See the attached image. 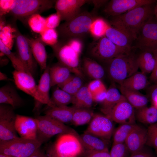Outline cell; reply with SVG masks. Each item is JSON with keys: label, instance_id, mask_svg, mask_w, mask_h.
I'll use <instances>...</instances> for the list:
<instances>
[{"label": "cell", "instance_id": "1", "mask_svg": "<svg viewBox=\"0 0 157 157\" xmlns=\"http://www.w3.org/2000/svg\"><path fill=\"white\" fill-rule=\"evenodd\" d=\"M151 4L143 5L124 13L111 17L112 26L123 31L134 40L142 26L153 17L154 10Z\"/></svg>", "mask_w": 157, "mask_h": 157}, {"label": "cell", "instance_id": "2", "mask_svg": "<svg viewBox=\"0 0 157 157\" xmlns=\"http://www.w3.org/2000/svg\"><path fill=\"white\" fill-rule=\"evenodd\" d=\"M58 62L68 67L71 72L81 76L79 57L83 44L81 40L73 39L68 40H58L51 46Z\"/></svg>", "mask_w": 157, "mask_h": 157}, {"label": "cell", "instance_id": "3", "mask_svg": "<svg viewBox=\"0 0 157 157\" xmlns=\"http://www.w3.org/2000/svg\"><path fill=\"white\" fill-rule=\"evenodd\" d=\"M97 18L93 13L80 12L56 28L58 38L62 40L80 39L90 32L91 26Z\"/></svg>", "mask_w": 157, "mask_h": 157}, {"label": "cell", "instance_id": "4", "mask_svg": "<svg viewBox=\"0 0 157 157\" xmlns=\"http://www.w3.org/2000/svg\"><path fill=\"white\" fill-rule=\"evenodd\" d=\"M107 72L113 82L120 85L138 72L137 56L130 52L121 54L107 62Z\"/></svg>", "mask_w": 157, "mask_h": 157}, {"label": "cell", "instance_id": "5", "mask_svg": "<svg viewBox=\"0 0 157 157\" xmlns=\"http://www.w3.org/2000/svg\"><path fill=\"white\" fill-rule=\"evenodd\" d=\"M56 0H15L10 14L15 19L28 25L29 19L54 7Z\"/></svg>", "mask_w": 157, "mask_h": 157}, {"label": "cell", "instance_id": "6", "mask_svg": "<svg viewBox=\"0 0 157 157\" xmlns=\"http://www.w3.org/2000/svg\"><path fill=\"white\" fill-rule=\"evenodd\" d=\"M42 143L37 138L31 140L18 137L0 143V153L10 157H28L40 149Z\"/></svg>", "mask_w": 157, "mask_h": 157}, {"label": "cell", "instance_id": "7", "mask_svg": "<svg viewBox=\"0 0 157 157\" xmlns=\"http://www.w3.org/2000/svg\"><path fill=\"white\" fill-rule=\"evenodd\" d=\"M35 118L37 127V138L43 143L56 135H78L73 129L47 115L38 116Z\"/></svg>", "mask_w": 157, "mask_h": 157}, {"label": "cell", "instance_id": "8", "mask_svg": "<svg viewBox=\"0 0 157 157\" xmlns=\"http://www.w3.org/2000/svg\"><path fill=\"white\" fill-rule=\"evenodd\" d=\"M78 135L67 133L59 135L54 147L58 157H79L85 149Z\"/></svg>", "mask_w": 157, "mask_h": 157}, {"label": "cell", "instance_id": "9", "mask_svg": "<svg viewBox=\"0 0 157 157\" xmlns=\"http://www.w3.org/2000/svg\"><path fill=\"white\" fill-rule=\"evenodd\" d=\"M89 51L94 58L106 62L121 54L130 52L115 44L105 35L95 39L91 43Z\"/></svg>", "mask_w": 157, "mask_h": 157}, {"label": "cell", "instance_id": "10", "mask_svg": "<svg viewBox=\"0 0 157 157\" xmlns=\"http://www.w3.org/2000/svg\"><path fill=\"white\" fill-rule=\"evenodd\" d=\"M153 17L148 20L141 27L132 47L152 51L157 49V22L154 20Z\"/></svg>", "mask_w": 157, "mask_h": 157}, {"label": "cell", "instance_id": "11", "mask_svg": "<svg viewBox=\"0 0 157 157\" xmlns=\"http://www.w3.org/2000/svg\"><path fill=\"white\" fill-rule=\"evenodd\" d=\"M16 115L10 106L0 104V143L18 137L15 127Z\"/></svg>", "mask_w": 157, "mask_h": 157}, {"label": "cell", "instance_id": "12", "mask_svg": "<svg viewBox=\"0 0 157 157\" xmlns=\"http://www.w3.org/2000/svg\"><path fill=\"white\" fill-rule=\"evenodd\" d=\"M13 34L15 41L16 53L28 70L33 76L37 69V63L33 55L26 36L17 28Z\"/></svg>", "mask_w": 157, "mask_h": 157}, {"label": "cell", "instance_id": "13", "mask_svg": "<svg viewBox=\"0 0 157 157\" xmlns=\"http://www.w3.org/2000/svg\"><path fill=\"white\" fill-rule=\"evenodd\" d=\"M102 112L113 122L120 124L135 123V109L125 99Z\"/></svg>", "mask_w": 157, "mask_h": 157}, {"label": "cell", "instance_id": "14", "mask_svg": "<svg viewBox=\"0 0 157 157\" xmlns=\"http://www.w3.org/2000/svg\"><path fill=\"white\" fill-rule=\"evenodd\" d=\"M114 131L113 121L105 115L94 114L85 132L109 141Z\"/></svg>", "mask_w": 157, "mask_h": 157}, {"label": "cell", "instance_id": "15", "mask_svg": "<svg viewBox=\"0 0 157 157\" xmlns=\"http://www.w3.org/2000/svg\"><path fill=\"white\" fill-rule=\"evenodd\" d=\"M156 1L154 0H112L106 4L103 11L106 15L113 17L143 5L152 4Z\"/></svg>", "mask_w": 157, "mask_h": 157}, {"label": "cell", "instance_id": "16", "mask_svg": "<svg viewBox=\"0 0 157 157\" xmlns=\"http://www.w3.org/2000/svg\"><path fill=\"white\" fill-rule=\"evenodd\" d=\"M91 0H58L54 8L61 20L66 21L72 18L80 12L81 8Z\"/></svg>", "mask_w": 157, "mask_h": 157}, {"label": "cell", "instance_id": "17", "mask_svg": "<svg viewBox=\"0 0 157 157\" xmlns=\"http://www.w3.org/2000/svg\"><path fill=\"white\" fill-rule=\"evenodd\" d=\"M12 74L16 86L41 103L37 92V85L36 84L33 76L26 72L15 70L13 72Z\"/></svg>", "mask_w": 157, "mask_h": 157}, {"label": "cell", "instance_id": "18", "mask_svg": "<svg viewBox=\"0 0 157 157\" xmlns=\"http://www.w3.org/2000/svg\"><path fill=\"white\" fill-rule=\"evenodd\" d=\"M15 127L21 137L31 140L37 138V127L35 118L17 114Z\"/></svg>", "mask_w": 157, "mask_h": 157}, {"label": "cell", "instance_id": "19", "mask_svg": "<svg viewBox=\"0 0 157 157\" xmlns=\"http://www.w3.org/2000/svg\"><path fill=\"white\" fill-rule=\"evenodd\" d=\"M147 139V128L138 125L124 142L130 154L142 149L146 145Z\"/></svg>", "mask_w": 157, "mask_h": 157}, {"label": "cell", "instance_id": "20", "mask_svg": "<svg viewBox=\"0 0 157 157\" xmlns=\"http://www.w3.org/2000/svg\"><path fill=\"white\" fill-rule=\"evenodd\" d=\"M0 104L9 105L15 110L22 107L24 101L15 86L8 83L0 88Z\"/></svg>", "mask_w": 157, "mask_h": 157}, {"label": "cell", "instance_id": "21", "mask_svg": "<svg viewBox=\"0 0 157 157\" xmlns=\"http://www.w3.org/2000/svg\"><path fill=\"white\" fill-rule=\"evenodd\" d=\"M78 137L85 150L98 151H109L108 141L85 132L79 135Z\"/></svg>", "mask_w": 157, "mask_h": 157}, {"label": "cell", "instance_id": "22", "mask_svg": "<svg viewBox=\"0 0 157 157\" xmlns=\"http://www.w3.org/2000/svg\"><path fill=\"white\" fill-rule=\"evenodd\" d=\"M105 36L117 45L128 52L131 51L134 40L123 31L110 26L106 31Z\"/></svg>", "mask_w": 157, "mask_h": 157}, {"label": "cell", "instance_id": "23", "mask_svg": "<svg viewBox=\"0 0 157 157\" xmlns=\"http://www.w3.org/2000/svg\"><path fill=\"white\" fill-rule=\"evenodd\" d=\"M31 48L33 55L42 70L47 67V56L44 43L41 39L26 37Z\"/></svg>", "mask_w": 157, "mask_h": 157}, {"label": "cell", "instance_id": "24", "mask_svg": "<svg viewBox=\"0 0 157 157\" xmlns=\"http://www.w3.org/2000/svg\"><path fill=\"white\" fill-rule=\"evenodd\" d=\"M119 90L127 101L135 109L147 106L149 101L148 95L139 91L130 90L120 85Z\"/></svg>", "mask_w": 157, "mask_h": 157}, {"label": "cell", "instance_id": "25", "mask_svg": "<svg viewBox=\"0 0 157 157\" xmlns=\"http://www.w3.org/2000/svg\"><path fill=\"white\" fill-rule=\"evenodd\" d=\"M49 67L47 66L44 71L37 85V92L41 104L47 105L48 107H52L49 92L51 88L49 74Z\"/></svg>", "mask_w": 157, "mask_h": 157}, {"label": "cell", "instance_id": "26", "mask_svg": "<svg viewBox=\"0 0 157 157\" xmlns=\"http://www.w3.org/2000/svg\"><path fill=\"white\" fill-rule=\"evenodd\" d=\"M75 108L66 106L48 107L44 114L64 124L71 123Z\"/></svg>", "mask_w": 157, "mask_h": 157}, {"label": "cell", "instance_id": "27", "mask_svg": "<svg viewBox=\"0 0 157 157\" xmlns=\"http://www.w3.org/2000/svg\"><path fill=\"white\" fill-rule=\"evenodd\" d=\"M149 83L146 74L138 71L124 80L119 85L130 90L139 91L147 88Z\"/></svg>", "mask_w": 157, "mask_h": 157}, {"label": "cell", "instance_id": "28", "mask_svg": "<svg viewBox=\"0 0 157 157\" xmlns=\"http://www.w3.org/2000/svg\"><path fill=\"white\" fill-rule=\"evenodd\" d=\"M71 71L59 62L49 67V74L51 87L62 83L71 75Z\"/></svg>", "mask_w": 157, "mask_h": 157}, {"label": "cell", "instance_id": "29", "mask_svg": "<svg viewBox=\"0 0 157 157\" xmlns=\"http://www.w3.org/2000/svg\"><path fill=\"white\" fill-rule=\"evenodd\" d=\"M125 98L115 85V83H112L107 89L106 98L101 103V112L108 110L120 101Z\"/></svg>", "mask_w": 157, "mask_h": 157}, {"label": "cell", "instance_id": "30", "mask_svg": "<svg viewBox=\"0 0 157 157\" xmlns=\"http://www.w3.org/2000/svg\"><path fill=\"white\" fill-rule=\"evenodd\" d=\"M83 69L87 75L94 79L101 80L105 76V71L103 67L94 60L89 58H84Z\"/></svg>", "mask_w": 157, "mask_h": 157}, {"label": "cell", "instance_id": "31", "mask_svg": "<svg viewBox=\"0 0 157 157\" xmlns=\"http://www.w3.org/2000/svg\"><path fill=\"white\" fill-rule=\"evenodd\" d=\"M137 60L141 71L146 74L151 73L156 64V59L153 51H142L137 56Z\"/></svg>", "mask_w": 157, "mask_h": 157}, {"label": "cell", "instance_id": "32", "mask_svg": "<svg viewBox=\"0 0 157 157\" xmlns=\"http://www.w3.org/2000/svg\"><path fill=\"white\" fill-rule=\"evenodd\" d=\"M136 120L149 126L157 122V108L151 106L135 110Z\"/></svg>", "mask_w": 157, "mask_h": 157}, {"label": "cell", "instance_id": "33", "mask_svg": "<svg viewBox=\"0 0 157 157\" xmlns=\"http://www.w3.org/2000/svg\"><path fill=\"white\" fill-rule=\"evenodd\" d=\"M87 86H83L73 96L72 104L75 108H90L94 102Z\"/></svg>", "mask_w": 157, "mask_h": 157}, {"label": "cell", "instance_id": "34", "mask_svg": "<svg viewBox=\"0 0 157 157\" xmlns=\"http://www.w3.org/2000/svg\"><path fill=\"white\" fill-rule=\"evenodd\" d=\"M94 114L90 108H75L71 123L76 126L90 123Z\"/></svg>", "mask_w": 157, "mask_h": 157}, {"label": "cell", "instance_id": "35", "mask_svg": "<svg viewBox=\"0 0 157 157\" xmlns=\"http://www.w3.org/2000/svg\"><path fill=\"white\" fill-rule=\"evenodd\" d=\"M87 87L95 101L101 102L105 99L107 89L101 80H93L90 82Z\"/></svg>", "mask_w": 157, "mask_h": 157}, {"label": "cell", "instance_id": "36", "mask_svg": "<svg viewBox=\"0 0 157 157\" xmlns=\"http://www.w3.org/2000/svg\"><path fill=\"white\" fill-rule=\"evenodd\" d=\"M72 96L57 86L53 90L50 100L53 107L56 106H66L72 103Z\"/></svg>", "mask_w": 157, "mask_h": 157}, {"label": "cell", "instance_id": "37", "mask_svg": "<svg viewBox=\"0 0 157 157\" xmlns=\"http://www.w3.org/2000/svg\"><path fill=\"white\" fill-rule=\"evenodd\" d=\"M138 125L136 123L120 124L114 131L113 144L124 143L130 134Z\"/></svg>", "mask_w": 157, "mask_h": 157}, {"label": "cell", "instance_id": "38", "mask_svg": "<svg viewBox=\"0 0 157 157\" xmlns=\"http://www.w3.org/2000/svg\"><path fill=\"white\" fill-rule=\"evenodd\" d=\"M81 76L76 75L70 76L65 81L58 86L70 94L74 96L83 86Z\"/></svg>", "mask_w": 157, "mask_h": 157}, {"label": "cell", "instance_id": "39", "mask_svg": "<svg viewBox=\"0 0 157 157\" xmlns=\"http://www.w3.org/2000/svg\"><path fill=\"white\" fill-rule=\"evenodd\" d=\"M0 50L1 52L3 53L10 60L15 70L24 72L31 74L21 61L16 53L12 52L1 40Z\"/></svg>", "mask_w": 157, "mask_h": 157}, {"label": "cell", "instance_id": "40", "mask_svg": "<svg viewBox=\"0 0 157 157\" xmlns=\"http://www.w3.org/2000/svg\"><path fill=\"white\" fill-rule=\"evenodd\" d=\"M110 26L104 19L97 17L91 24L90 32L96 39L105 35L106 31Z\"/></svg>", "mask_w": 157, "mask_h": 157}, {"label": "cell", "instance_id": "41", "mask_svg": "<svg viewBox=\"0 0 157 157\" xmlns=\"http://www.w3.org/2000/svg\"><path fill=\"white\" fill-rule=\"evenodd\" d=\"M28 25L34 32L41 33L47 28L46 18L39 14L31 16L28 21Z\"/></svg>", "mask_w": 157, "mask_h": 157}, {"label": "cell", "instance_id": "42", "mask_svg": "<svg viewBox=\"0 0 157 157\" xmlns=\"http://www.w3.org/2000/svg\"><path fill=\"white\" fill-rule=\"evenodd\" d=\"M40 34V38L45 45L51 47L58 41V35L56 29L47 28Z\"/></svg>", "mask_w": 157, "mask_h": 157}, {"label": "cell", "instance_id": "43", "mask_svg": "<svg viewBox=\"0 0 157 157\" xmlns=\"http://www.w3.org/2000/svg\"><path fill=\"white\" fill-rule=\"evenodd\" d=\"M16 29L8 25L4 26L0 30V40L10 50L12 49L13 43L14 34L13 33Z\"/></svg>", "mask_w": 157, "mask_h": 157}, {"label": "cell", "instance_id": "44", "mask_svg": "<svg viewBox=\"0 0 157 157\" xmlns=\"http://www.w3.org/2000/svg\"><path fill=\"white\" fill-rule=\"evenodd\" d=\"M146 145L154 148L157 153V122L149 126L147 128Z\"/></svg>", "mask_w": 157, "mask_h": 157}, {"label": "cell", "instance_id": "45", "mask_svg": "<svg viewBox=\"0 0 157 157\" xmlns=\"http://www.w3.org/2000/svg\"><path fill=\"white\" fill-rule=\"evenodd\" d=\"M109 154L110 157H129L130 154L124 143L113 144Z\"/></svg>", "mask_w": 157, "mask_h": 157}, {"label": "cell", "instance_id": "46", "mask_svg": "<svg viewBox=\"0 0 157 157\" xmlns=\"http://www.w3.org/2000/svg\"><path fill=\"white\" fill-rule=\"evenodd\" d=\"M147 94L151 105L157 108V84H153L147 88Z\"/></svg>", "mask_w": 157, "mask_h": 157}, {"label": "cell", "instance_id": "47", "mask_svg": "<svg viewBox=\"0 0 157 157\" xmlns=\"http://www.w3.org/2000/svg\"><path fill=\"white\" fill-rule=\"evenodd\" d=\"M47 28L56 29L60 25L61 21L59 16L56 13L51 14L46 18Z\"/></svg>", "mask_w": 157, "mask_h": 157}, {"label": "cell", "instance_id": "48", "mask_svg": "<svg viewBox=\"0 0 157 157\" xmlns=\"http://www.w3.org/2000/svg\"><path fill=\"white\" fill-rule=\"evenodd\" d=\"M15 0H0V16L9 13L12 10Z\"/></svg>", "mask_w": 157, "mask_h": 157}, {"label": "cell", "instance_id": "49", "mask_svg": "<svg viewBox=\"0 0 157 157\" xmlns=\"http://www.w3.org/2000/svg\"><path fill=\"white\" fill-rule=\"evenodd\" d=\"M146 145L140 150L131 154L129 157H156L153 152Z\"/></svg>", "mask_w": 157, "mask_h": 157}, {"label": "cell", "instance_id": "50", "mask_svg": "<svg viewBox=\"0 0 157 157\" xmlns=\"http://www.w3.org/2000/svg\"><path fill=\"white\" fill-rule=\"evenodd\" d=\"M84 157H110L109 151H94L85 150Z\"/></svg>", "mask_w": 157, "mask_h": 157}, {"label": "cell", "instance_id": "51", "mask_svg": "<svg viewBox=\"0 0 157 157\" xmlns=\"http://www.w3.org/2000/svg\"><path fill=\"white\" fill-rule=\"evenodd\" d=\"M153 52L156 59V64L154 70L151 74L150 81L153 84H157V49Z\"/></svg>", "mask_w": 157, "mask_h": 157}, {"label": "cell", "instance_id": "52", "mask_svg": "<svg viewBox=\"0 0 157 157\" xmlns=\"http://www.w3.org/2000/svg\"><path fill=\"white\" fill-rule=\"evenodd\" d=\"M46 154V157H58L55 150L53 145L50 146L47 149Z\"/></svg>", "mask_w": 157, "mask_h": 157}, {"label": "cell", "instance_id": "53", "mask_svg": "<svg viewBox=\"0 0 157 157\" xmlns=\"http://www.w3.org/2000/svg\"><path fill=\"white\" fill-rule=\"evenodd\" d=\"M108 0H91V2L93 3L94 8V9H97L105 4Z\"/></svg>", "mask_w": 157, "mask_h": 157}, {"label": "cell", "instance_id": "54", "mask_svg": "<svg viewBox=\"0 0 157 157\" xmlns=\"http://www.w3.org/2000/svg\"><path fill=\"white\" fill-rule=\"evenodd\" d=\"M0 66L3 67L7 65L8 62V60H9L7 57H5L3 56H0Z\"/></svg>", "mask_w": 157, "mask_h": 157}, {"label": "cell", "instance_id": "55", "mask_svg": "<svg viewBox=\"0 0 157 157\" xmlns=\"http://www.w3.org/2000/svg\"><path fill=\"white\" fill-rule=\"evenodd\" d=\"M42 152V151H41L40 148L35 152L28 157H40Z\"/></svg>", "mask_w": 157, "mask_h": 157}, {"label": "cell", "instance_id": "56", "mask_svg": "<svg viewBox=\"0 0 157 157\" xmlns=\"http://www.w3.org/2000/svg\"><path fill=\"white\" fill-rule=\"evenodd\" d=\"M9 79L6 74L0 72V80L2 81H8Z\"/></svg>", "mask_w": 157, "mask_h": 157}, {"label": "cell", "instance_id": "57", "mask_svg": "<svg viewBox=\"0 0 157 157\" xmlns=\"http://www.w3.org/2000/svg\"><path fill=\"white\" fill-rule=\"evenodd\" d=\"M154 15L157 18V3L154 9Z\"/></svg>", "mask_w": 157, "mask_h": 157}, {"label": "cell", "instance_id": "58", "mask_svg": "<svg viewBox=\"0 0 157 157\" xmlns=\"http://www.w3.org/2000/svg\"><path fill=\"white\" fill-rule=\"evenodd\" d=\"M0 157H10L9 156L2 154H0Z\"/></svg>", "mask_w": 157, "mask_h": 157}, {"label": "cell", "instance_id": "59", "mask_svg": "<svg viewBox=\"0 0 157 157\" xmlns=\"http://www.w3.org/2000/svg\"><path fill=\"white\" fill-rule=\"evenodd\" d=\"M40 157H46V154L42 151Z\"/></svg>", "mask_w": 157, "mask_h": 157}]
</instances>
